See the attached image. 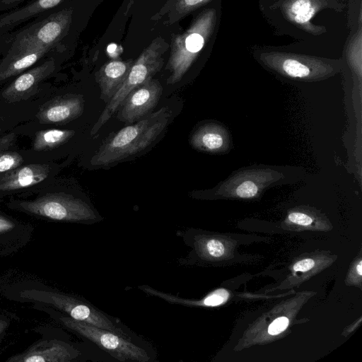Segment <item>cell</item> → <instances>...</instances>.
Instances as JSON below:
<instances>
[{
	"mask_svg": "<svg viewBox=\"0 0 362 362\" xmlns=\"http://www.w3.org/2000/svg\"><path fill=\"white\" fill-rule=\"evenodd\" d=\"M74 17L68 0L13 30L10 46L0 59V82L47 58L60 57L72 33Z\"/></svg>",
	"mask_w": 362,
	"mask_h": 362,
	"instance_id": "obj_1",
	"label": "cell"
},
{
	"mask_svg": "<svg viewBox=\"0 0 362 362\" xmlns=\"http://www.w3.org/2000/svg\"><path fill=\"white\" fill-rule=\"evenodd\" d=\"M170 117L168 107H163L123 127L98 148L90 160L91 164L107 166L144 151L166 129Z\"/></svg>",
	"mask_w": 362,
	"mask_h": 362,
	"instance_id": "obj_2",
	"label": "cell"
},
{
	"mask_svg": "<svg viewBox=\"0 0 362 362\" xmlns=\"http://www.w3.org/2000/svg\"><path fill=\"white\" fill-rule=\"evenodd\" d=\"M19 300L52 308L81 322L103 328L129 339L121 322L97 308L87 300L50 288H23L18 291Z\"/></svg>",
	"mask_w": 362,
	"mask_h": 362,
	"instance_id": "obj_3",
	"label": "cell"
},
{
	"mask_svg": "<svg viewBox=\"0 0 362 362\" xmlns=\"http://www.w3.org/2000/svg\"><path fill=\"white\" fill-rule=\"evenodd\" d=\"M13 208L47 220L90 224L103 217L86 202L63 193L47 194L34 200L17 201Z\"/></svg>",
	"mask_w": 362,
	"mask_h": 362,
	"instance_id": "obj_4",
	"label": "cell"
},
{
	"mask_svg": "<svg viewBox=\"0 0 362 362\" xmlns=\"http://www.w3.org/2000/svg\"><path fill=\"white\" fill-rule=\"evenodd\" d=\"M165 45L162 40H154L134 62L127 76L110 100L106 104L103 112L92 127L90 135L94 136L109 120L134 89L152 78L163 64L162 57Z\"/></svg>",
	"mask_w": 362,
	"mask_h": 362,
	"instance_id": "obj_5",
	"label": "cell"
},
{
	"mask_svg": "<svg viewBox=\"0 0 362 362\" xmlns=\"http://www.w3.org/2000/svg\"><path fill=\"white\" fill-rule=\"evenodd\" d=\"M43 306V305H42ZM47 307V306H46ZM52 315L67 329L92 341L119 361L147 362L150 357L145 349L111 331L76 320L58 310L47 307Z\"/></svg>",
	"mask_w": 362,
	"mask_h": 362,
	"instance_id": "obj_6",
	"label": "cell"
},
{
	"mask_svg": "<svg viewBox=\"0 0 362 362\" xmlns=\"http://www.w3.org/2000/svg\"><path fill=\"white\" fill-rule=\"evenodd\" d=\"M211 23V14H205L174 39L168 64L170 73L167 79L168 84L179 82L189 69L204 45Z\"/></svg>",
	"mask_w": 362,
	"mask_h": 362,
	"instance_id": "obj_7",
	"label": "cell"
},
{
	"mask_svg": "<svg viewBox=\"0 0 362 362\" xmlns=\"http://www.w3.org/2000/svg\"><path fill=\"white\" fill-rule=\"evenodd\" d=\"M163 87L156 79H150L132 90L117 109V118L133 124L149 115L157 105Z\"/></svg>",
	"mask_w": 362,
	"mask_h": 362,
	"instance_id": "obj_8",
	"label": "cell"
},
{
	"mask_svg": "<svg viewBox=\"0 0 362 362\" xmlns=\"http://www.w3.org/2000/svg\"><path fill=\"white\" fill-rule=\"evenodd\" d=\"M81 352L73 345L52 339L39 341L25 351L10 357L11 362H71L77 361Z\"/></svg>",
	"mask_w": 362,
	"mask_h": 362,
	"instance_id": "obj_9",
	"label": "cell"
},
{
	"mask_svg": "<svg viewBox=\"0 0 362 362\" xmlns=\"http://www.w3.org/2000/svg\"><path fill=\"white\" fill-rule=\"evenodd\" d=\"M58 57L47 58L18 75L5 88L3 96L10 101H16L28 94L55 71Z\"/></svg>",
	"mask_w": 362,
	"mask_h": 362,
	"instance_id": "obj_10",
	"label": "cell"
},
{
	"mask_svg": "<svg viewBox=\"0 0 362 362\" xmlns=\"http://www.w3.org/2000/svg\"><path fill=\"white\" fill-rule=\"evenodd\" d=\"M68 0H33L13 10L0 14V35L13 32L18 27Z\"/></svg>",
	"mask_w": 362,
	"mask_h": 362,
	"instance_id": "obj_11",
	"label": "cell"
},
{
	"mask_svg": "<svg viewBox=\"0 0 362 362\" xmlns=\"http://www.w3.org/2000/svg\"><path fill=\"white\" fill-rule=\"evenodd\" d=\"M50 167L42 164H30L17 168L0 178V191H12L36 185L49 173Z\"/></svg>",
	"mask_w": 362,
	"mask_h": 362,
	"instance_id": "obj_12",
	"label": "cell"
},
{
	"mask_svg": "<svg viewBox=\"0 0 362 362\" xmlns=\"http://www.w3.org/2000/svg\"><path fill=\"white\" fill-rule=\"evenodd\" d=\"M134 62L114 60L104 64L97 76L100 98L107 104L119 89Z\"/></svg>",
	"mask_w": 362,
	"mask_h": 362,
	"instance_id": "obj_13",
	"label": "cell"
},
{
	"mask_svg": "<svg viewBox=\"0 0 362 362\" xmlns=\"http://www.w3.org/2000/svg\"><path fill=\"white\" fill-rule=\"evenodd\" d=\"M83 107V98L72 95L54 101L43 108L37 115V117L43 123L66 122L81 115Z\"/></svg>",
	"mask_w": 362,
	"mask_h": 362,
	"instance_id": "obj_14",
	"label": "cell"
},
{
	"mask_svg": "<svg viewBox=\"0 0 362 362\" xmlns=\"http://www.w3.org/2000/svg\"><path fill=\"white\" fill-rule=\"evenodd\" d=\"M30 233L28 226L0 213V246L9 249L22 245L28 240Z\"/></svg>",
	"mask_w": 362,
	"mask_h": 362,
	"instance_id": "obj_15",
	"label": "cell"
},
{
	"mask_svg": "<svg viewBox=\"0 0 362 362\" xmlns=\"http://www.w3.org/2000/svg\"><path fill=\"white\" fill-rule=\"evenodd\" d=\"M190 144L196 149L214 151L221 149L224 139L219 130L212 125L197 129L190 137Z\"/></svg>",
	"mask_w": 362,
	"mask_h": 362,
	"instance_id": "obj_16",
	"label": "cell"
},
{
	"mask_svg": "<svg viewBox=\"0 0 362 362\" xmlns=\"http://www.w3.org/2000/svg\"><path fill=\"white\" fill-rule=\"evenodd\" d=\"M74 134V131L52 129L37 132L33 144L37 151H47L62 144Z\"/></svg>",
	"mask_w": 362,
	"mask_h": 362,
	"instance_id": "obj_17",
	"label": "cell"
},
{
	"mask_svg": "<svg viewBox=\"0 0 362 362\" xmlns=\"http://www.w3.org/2000/svg\"><path fill=\"white\" fill-rule=\"evenodd\" d=\"M290 12L294 16L296 23H308L315 13L310 0H296L291 6Z\"/></svg>",
	"mask_w": 362,
	"mask_h": 362,
	"instance_id": "obj_18",
	"label": "cell"
},
{
	"mask_svg": "<svg viewBox=\"0 0 362 362\" xmlns=\"http://www.w3.org/2000/svg\"><path fill=\"white\" fill-rule=\"evenodd\" d=\"M281 68L287 75L294 78H304L310 74V69L308 66L294 59H285L282 62Z\"/></svg>",
	"mask_w": 362,
	"mask_h": 362,
	"instance_id": "obj_19",
	"label": "cell"
},
{
	"mask_svg": "<svg viewBox=\"0 0 362 362\" xmlns=\"http://www.w3.org/2000/svg\"><path fill=\"white\" fill-rule=\"evenodd\" d=\"M23 162L22 156L15 152H6L0 154V173L12 170L19 167Z\"/></svg>",
	"mask_w": 362,
	"mask_h": 362,
	"instance_id": "obj_20",
	"label": "cell"
},
{
	"mask_svg": "<svg viewBox=\"0 0 362 362\" xmlns=\"http://www.w3.org/2000/svg\"><path fill=\"white\" fill-rule=\"evenodd\" d=\"M257 185L250 180H246L240 183L236 188V194L242 198H250L257 194Z\"/></svg>",
	"mask_w": 362,
	"mask_h": 362,
	"instance_id": "obj_21",
	"label": "cell"
},
{
	"mask_svg": "<svg viewBox=\"0 0 362 362\" xmlns=\"http://www.w3.org/2000/svg\"><path fill=\"white\" fill-rule=\"evenodd\" d=\"M289 323L286 317H280L274 320L269 326L268 332L272 335H276L284 331Z\"/></svg>",
	"mask_w": 362,
	"mask_h": 362,
	"instance_id": "obj_22",
	"label": "cell"
},
{
	"mask_svg": "<svg viewBox=\"0 0 362 362\" xmlns=\"http://www.w3.org/2000/svg\"><path fill=\"white\" fill-rule=\"evenodd\" d=\"M206 1L208 0H179L176 8L179 12L187 13Z\"/></svg>",
	"mask_w": 362,
	"mask_h": 362,
	"instance_id": "obj_23",
	"label": "cell"
},
{
	"mask_svg": "<svg viewBox=\"0 0 362 362\" xmlns=\"http://www.w3.org/2000/svg\"><path fill=\"white\" fill-rule=\"evenodd\" d=\"M33 0H0V14L18 8Z\"/></svg>",
	"mask_w": 362,
	"mask_h": 362,
	"instance_id": "obj_24",
	"label": "cell"
},
{
	"mask_svg": "<svg viewBox=\"0 0 362 362\" xmlns=\"http://www.w3.org/2000/svg\"><path fill=\"white\" fill-rule=\"evenodd\" d=\"M288 219L291 222L300 226H308L313 222L311 217L300 212L290 214L288 215Z\"/></svg>",
	"mask_w": 362,
	"mask_h": 362,
	"instance_id": "obj_25",
	"label": "cell"
},
{
	"mask_svg": "<svg viewBox=\"0 0 362 362\" xmlns=\"http://www.w3.org/2000/svg\"><path fill=\"white\" fill-rule=\"evenodd\" d=\"M315 265V262L312 259H305L297 262L294 266L293 269L296 272H307L312 269Z\"/></svg>",
	"mask_w": 362,
	"mask_h": 362,
	"instance_id": "obj_26",
	"label": "cell"
},
{
	"mask_svg": "<svg viewBox=\"0 0 362 362\" xmlns=\"http://www.w3.org/2000/svg\"><path fill=\"white\" fill-rule=\"evenodd\" d=\"M12 37L13 32L8 33L4 35H0V56L2 57L8 50Z\"/></svg>",
	"mask_w": 362,
	"mask_h": 362,
	"instance_id": "obj_27",
	"label": "cell"
},
{
	"mask_svg": "<svg viewBox=\"0 0 362 362\" xmlns=\"http://www.w3.org/2000/svg\"><path fill=\"white\" fill-rule=\"evenodd\" d=\"M9 325V320L6 317H0V339L4 335Z\"/></svg>",
	"mask_w": 362,
	"mask_h": 362,
	"instance_id": "obj_28",
	"label": "cell"
},
{
	"mask_svg": "<svg viewBox=\"0 0 362 362\" xmlns=\"http://www.w3.org/2000/svg\"><path fill=\"white\" fill-rule=\"evenodd\" d=\"M358 274L361 276L362 274V262L360 261L356 267Z\"/></svg>",
	"mask_w": 362,
	"mask_h": 362,
	"instance_id": "obj_29",
	"label": "cell"
}]
</instances>
